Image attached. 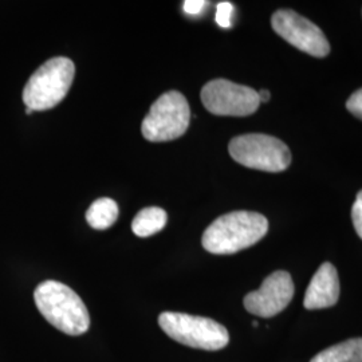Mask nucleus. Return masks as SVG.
I'll return each instance as SVG.
<instances>
[{"label": "nucleus", "instance_id": "nucleus-19", "mask_svg": "<svg viewBox=\"0 0 362 362\" xmlns=\"http://www.w3.org/2000/svg\"><path fill=\"white\" fill-rule=\"evenodd\" d=\"M33 112H34V110H31V109H28V107H26L27 115H33Z\"/></svg>", "mask_w": 362, "mask_h": 362}, {"label": "nucleus", "instance_id": "nucleus-12", "mask_svg": "<svg viewBox=\"0 0 362 362\" xmlns=\"http://www.w3.org/2000/svg\"><path fill=\"white\" fill-rule=\"evenodd\" d=\"M167 220L168 215L163 208H144L132 221V230L140 238H148L160 233L167 226Z\"/></svg>", "mask_w": 362, "mask_h": 362}, {"label": "nucleus", "instance_id": "nucleus-10", "mask_svg": "<svg viewBox=\"0 0 362 362\" xmlns=\"http://www.w3.org/2000/svg\"><path fill=\"white\" fill-rule=\"evenodd\" d=\"M339 299V279L337 269L329 262L324 263L306 290L303 306L308 310H321L334 306Z\"/></svg>", "mask_w": 362, "mask_h": 362}, {"label": "nucleus", "instance_id": "nucleus-16", "mask_svg": "<svg viewBox=\"0 0 362 362\" xmlns=\"http://www.w3.org/2000/svg\"><path fill=\"white\" fill-rule=\"evenodd\" d=\"M346 107L351 115L362 118V89L354 91L346 103Z\"/></svg>", "mask_w": 362, "mask_h": 362}, {"label": "nucleus", "instance_id": "nucleus-17", "mask_svg": "<svg viewBox=\"0 0 362 362\" xmlns=\"http://www.w3.org/2000/svg\"><path fill=\"white\" fill-rule=\"evenodd\" d=\"M206 6V1H199V0H188L184 3V10L185 13L196 15L200 13Z\"/></svg>", "mask_w": 362, "mask_h": 362}, {"label": "nucleus", "instance_id": "nucleus-1", "mask_svg": "<svg viewBox=\"0 0 362 362\" xmlns=\"http://www.w3.org/2000/svg\"><path fill=\"white\" fill-rule=\"evenodd\" d=\"M269 231V220L262 214L235 211L215 220L203 233L202 245L215 255H231L257 245Z\"/></svg>", "mask_w": 362, "mask_h": 362}, {"label": "nucleus", "instance_id": "nucleus-3", "mask_svg": "<svg viewBox=\"0 0 362 362\" xmlns=\"http://www.w3.org/2000/svg\"><path fill=\"white\" fill-rule=\"evenodd\" d=\"M76 66L66 57H55L35 70L23 89V103L34 112L52 109L66 97L73 85Z\"/></svg>", "mask_w": 362, "mask_h": 362}, {"label": "nucleus", "instance_id": "nucleus-2", "mask_svg": "<svg viewBox=\"0 0 362 362\" xmlns=\"http://www.w3.org/2000/svg\"><path fill=\"white\" fill-rule=\"evenodd\" d=\"M35 305L45 320L69 336L89 330L90 315L77 293L57 281L42 282L34 293Z\"/></svg>", "mask_w": 362, "mask_h": 362}, {"label": "nucleus", "instance_id": "nucleus-13", "mask_svg": "<svg viewBox=\"0 0 362 362\" xmlns=\"http://www.w3.org/2000/svg\"><path fill=\"white\" fill-rule=\"evenodd\" d=\"M118 206L113 199L101 197L91 204L86 212V220L94 230H107L116 223Z\"/></svg>", "mask_w": 362, "mask_h": 362}, {"label": "nucleus", "instance_id": "nucleus-14", "mask_svg": "<svg viewBox=\"0 0 362 362\" xmlns=\"http://www.w3.org/2000/svg\"><path fill=\"white\" fill-rule=\"evenodd\" d=\"M233 6L228 1H223L218 4V11H216V22L220 27L231 26V15H233Z\"/></svg>", "mask_w": 362, "mask_h": 362}, {"label": "nucleus", "instance_id": "nucleus-15", "mask_svg": "<svg viewBox=\"0 0 362 362\" xmlns=\"http://www.w3.org/2000/svg\"><path fill=\"white\" fill-rule=\"evenodd\" d=\"M351 220H353L356 233L362 239V191L357 194L356 202L351 207Z\"/></svg>", "mask_w": 362, "mask_h": 362}, {"label": "nucleus", "instance_id": "nucleus-5", "mask_svg": "<svg viewBox=\"0 0 362 362\" xmlns=\"http://www.w3.org/2000/svg\"><path fill=\"white\" fill-rule=\"evenodd\" d=\"M191 109L180 91L164 93L151 106L144 118V139L151 143H165L181 137L189 127Z\"/></svg>", "mask_w": 362, "mask_h": 362}, {"label": "nucleus", "instance_id": "nucleus-8", "mask_svg": "<svg viewBox=\"0 0 362 362\" xmlns=\"http://www.w3.org/2000/svg\"><path fill=\"white\" fill-rule=\"evenodd\" d=\"M274 31L287 43L315 58L330 52V45L322 30L293 10H278L272 18Z\"/></svg>", "mask_w": 362, "mask_h": 362}, {"label": "nucleus", "instance_id": "nucleus-4", "mask_svg": "<svg viewBox=\"0 0 362 362\" xmlns=\"http://www.w3.org/2000/svg\"><path fill=\"white\" fill-rule=\"evenodd\" d=\"M158 325L173 341L194 349L216 351L230 342L228 330L206 317L165 311L160 314Z\"/></svg>", "mask_w": 362, "mask_h": 362}, {"label": "nucleus", "instance_id": "nucleus-6", "mask_svg": "<svg viewBox=\"0 0 362 362\" xmlns=\"http://www.w3.org/2000/svg\"><path fill=\"white\" fill-rule=\"evenodd\" d=\"M228 152L243 167L264 172H282L291 164L287 145L269 134L251 133L233 137Z\"/></svg>", "mask_w": 362, "mask_h": 362}, {"label": "nucleus", "instance_id": "nucleus-9", "mask_svg": "<svg viewBox=\"0 0 362 362\" xmlns=\"http://www.w3.org/2000/svg\"><path fill=\"white\" fill-rule=\"evenodd\" d=\"M294 282L287 272H272L257 291H251L245 297V308L248 313L262 317L272 318L285 310L294 297Z\"/></svg>", "mask_w": 362, "mask_h": 362}, {"label": "nucleus", "instance_id": "nucleus-18", "mask_svg": "<svg viewBox=\"0 0 362 362\" xmlns=\"http://www.w3.org/2000/svg\"><path fill=\"white\" fill-rule=\"evenodd\" d=\"M259 100H260V104L262 103H269L270 101V91L269 90H260L258 91Z\"/></svg>", "mask_w": 362, "mask_h": 362}, {"label": "nucleus", "instance_id": "nucleus-11", "mask_svg": "<svg viewBox=\"0 0 362 362\" xmlns=\"http://www.w3.org/2000/svg\"><path fill=\"white\" fill-rule=\"evenodd\" d=\"M310 362H362V338H350L318 353Z\"/></svg>", "mask_w": 362, "mask_h": 362}, {"label": "nucleus", "instance_id": "nucleus-7", "mask_svg": "<svg viewBox=\"0 0 362 362\" xmlns=\"http://www.w3.org/2000/svg\"><path fill=\"white\" fill-rule=\"evenodd\" d=\"M202 103L215 116L246 117L258 110V91L228 79H212L200 93Z\"/></svg>", "mask_w": 362, "mask_h": 362}]
</instances>
